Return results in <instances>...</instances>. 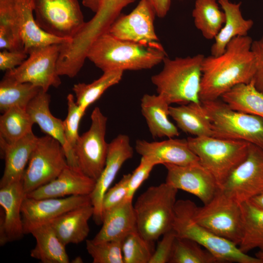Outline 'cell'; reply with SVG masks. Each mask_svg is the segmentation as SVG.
Returning <instances> with one entry per match:
<instances>
[{
    "instance_id": "e575fe53",
    "label": "cell",
    "mask_w": 263,
    "mask_h": 263,
    "mask_svg": "<svg viewBox=\"0 0 263 263\" xmlns=\"http://www.w3.org/2000/svg\"><path fill=\"white\" fill-rule=\"evenodd\" d=\"M123 72L120 70L104 72L99 78L91 83H78L74 84L72 90L75 94V102L77 105L85 111L108 89L121 81Z\"/></svg>"
},
{
    "instance_id": "ac0fdd59",
    "label": "cell",
    "mask_w": 263,
    "mask_h": 263,
    "mask_svg": "<svg viewBox=\"0 0 263 263\" xmlns=\"http://www.w3.org/2000/svg\"><path fill=\"white\" fill-rule=\"evenodd\" d=\"M26 195L22 181L0 188V245L19 240L24 235L21 207Z\"/></svg>"
},
{
    "instance_id": "8992f818",
    "label": "cell",
    "mask_w": 263,
    "mask_h": 263,
    "mask_svg": "<svg viewBox=\"0 0 263 263\" xmlns=\"http://www.w3.org/2000/svg\"><path fill=\"white\" fill-rule=\"evenodd\" d=\"M188 146L201 165L213 176L220 188L246 158L250 143L213 136L188 137Z\"/></svg>"
},
{
    "instance_id": "74e56055",
    "label": "cell",
    "mask_w": 263,
    "mask_h": 263,
    "mask_svg": "<svg viewBox=\"0 0 263 263\" xmlns=\"http://www.w3.org/2000/svg\"><path fill=\"white\" fill-rule=\"evenodd\" d=\"M135 229L121 241L124 263H149L154 251L151 244Z\"/></svg>"
},
{
    "instance_id": "b9f144b4",
    "label": "cell",
    "mask_w": 263,
    "mask_h": 263,
    "mask_svg": "<svg viewBox=\"0 0 263 263\" xmlns=\"http://www.w3.org/2000/svg\"><path fill=\"white\" fill-rule=\"evenodd\" d=\"M155 166L154 164L148 159L141 157L139 165L131 174L125 200H132L135 193L142 184L148 179Z\"/></svg>"
},
{
    "instance_id": "f5cc1de1",
    "label": "cell",
    "mask_w": 263,
    "mask_h": 263,
    "mask_svg": "<svg viewBox=\"0 0 263 263\" xmlns=\"http://www.w3.org/2000/svg\"><path fill=\"white\" fill-rule=\"evenodd\" d=\"M30 1V0H29Z\"/></svg>"
},
{
    "instance_id": "5b68a950",
    "label": "cell",
    "mask_w": 263,
    "mask_h": 263,
    "mask_svg": "<svg viewBox=\"0 0 263 263\" xmlns=\"http://www.w3.org/2000/svg\"><path fill=\"white\" fill-rule=\"evenodd\" d=\"M196 204L189 200L176 201L172 229L177 236L193 240L210 252L219 263H263L257 257L244 253L234 243L212 232L195 222Z\"/></svg>"
},
{
    "instance_id": "681fc988",
    "label": "cell",
    "mask_w": 263,
    "mask_h": 263,
    "mask_svg": "<svg viewBox=\"0 0 263 263\" xmlns=\"http://www.w3.org/2000/svg\"><path fill=\"white\" fill-rule=\"evenodd\" d=\"M249 201L255 206L263 208V191Z\"/></svg>"
},
{
    "instance_id": "f6af8a7d",
    "label": "cell",
    "mask_w": 263,
    "mask_h": 263,
    "mask_svg": "<svg viewBox=\"0 0 263 263\" xmlns=\"http://www.w3.org/2000/svg\"><path fill=\"white\" fill-rule=\"evenodd\" d=\"M251 49L256 61V71L252 81L255 87L263 94V36L253 41Z\"/></svg>"
},
{
    "instance_id": "7402d4cb",
    "label": "cell",
    "mask_w": 263,
    "mask_h": 263,
    "mask_svg": "<svg viewBox=\"0 0 263 263\" xmlns=\"http://www.w3.org/2000/svg\"><path fill=\"white\" fill-rule=\"evenodd\" d=\"M38 138L32 132L13 143L0 140L1 154L5 161L0 188L22 181L26 166Z\"/></svg>"
},
{
    "instance_id": "1f68e13d",
    "label": "cell",
    "mask_w": 263,
    "mask_h": 263,
    "mask_svg": "<svg viewBox=\"0 0 263 263\" xmlns=\"http://www.w3.org/2000/svg\"><path fill=\"white\" fill-rule=\"evenodd\" d=\"M0 48L1 50L24 49L17 0H0Z\"/></svg>"
},
{
    "instance_id": "4fadbf2b",
    "label": "cell",
    "mask_w": 263,
    "mask_h": 263,
    "mask_svg": "<svg viewBox=\"0 0 263 263\" xmlns=\"http://www.w3.org/2000/svg\"><path fill=\"white\" fill-rule=\"evenodd\" d=\"M239 204L263 191V149L250 144L245 159L232 172L220 188Z\"/></svg>"
},
{
    "instance_id": "d590c367",
    "label": "cell",
    "mask_w": 263,
    "mask_h": 263,
    "mask_svg": "<svg viewBox=\"0 0 263 263\" xmlns=\"http://www.w3.org/2000/svg\"><path fill=\"white\" fill-rule=\"evenodd\" d=\"M34 124L26 108L13 107L0 117V140L16 142L33 132Z\"/></svg>"
},
{
    "instance_id": "f1b7e54d",
    "label": "cell",
    "mask_w": 263,
    "mask_h": 263,
    "mask_svg": "<svg viewBox=\"0 0 263 263\" xmlns=\"http://www.w3.org/2000/svg\"><path fill=\"white\" fill-rule=\"evenodd\" d=\"M169 115L175 121L177 128L184 132L194 137H214L211 124L202 108L201 102L177 106L170 105Z\"/></svg>"
},
{
    "instance_id": "9a60e30c",
    "label": "cell",
    "mask_w": 263,
    "mask_h": 263,
    "mask_svg": "<svg viewBox=\"0 0 263 263\" xmlns=\"http://www.w3.org/2000/svg\"><path fill=\"white\" fill-rule=\"evenodd\" d=\"M133 153V149L127 135L120 134L109 143L105 167L90 195L91 204L94 208L93 217L96 224H102V203L105 193L122 165L132 158Z\"/></svg>"
},
{
    "instance_id": "f35d334b",
    "label": "cell",
    "mask_w": 263,
    "mask_h": 263,
    "mask_svg": "<svg viewBox=\"0 0 263 263\" xmlns=\"http://www.w3.org/2000/svg\"><path fill=\"white\" fill-rule=\"evenodd\" d=\"M86 243L93 263H124L121 241L95 242L92 239Z\"/></svg>"
},
{
    "instance_id": "6da1fadb",
    "label": "cell",
    "mask_w": 263,
    "mask_h": 263,
    "mask_svg": "<svg viewBox=\"0 0 263 263\" xmlns=\"http://www.w3.org/2000/svg\"><path fill=\"white\" fill-rule=\"evenodd\" d=\"M248 36L237 37L218 56L204 57L202 64L201 102L219 99L233 87L249 83L256 68V57Z\"/></svg>"
},
{
    "instance_id": "d6a6232c",
    "label": "cell",
    "mask_w": 263,
    "mask_h": 263,
    "mask_svg": "<svg viewBox=\"0 0 263 263\" xmlns=\"http://www.w3.org/2000/svg\"><path fill=\"white\" fill-rule=\"evenodd\" d=\"M216 0H196L192 15L195 27L207 39H214L225 21Z\"/></svg>"
},
{
    "instance_id": "2e32d148",
    "label": "cell",
    "mask_w": 263,
    "mask_h": 263,
    "mask_svg": "<svg viewBox=\"0 0 263 263\" xmlns=\"http://www.w3.org/2000/svg\"><path fill=\"white\" fill-rule=\"evenodd\" d=\"M91 203L90 195L35 199L25 195L21 207L24 234L74 208Z\"/></svg>"
},
{
    "instance_id": "603a6c76",
    "label": "cell",
    "mask_w": 263,
    "mask_h": 263,
    "mask_svg": "<svg viewBox=\"0 0 263 263\" xmlns=\"http://www.w3.org/2000/svg\"><path fill=\"white\" fill-rule=\"evenodd\" d=\"M94 213V208L90 203L63 214L49 224L65 246L70 244H77L88 236V222Z\"/></svg>"
},
{
    "instance_id": "7a4b0ae2",
    "label": "cell",
    "mask_w": 263,
    "mask_h": 263,
    "mask_svg": "<svg viewBox=\"0 0 263 263\" xmlns=\"http://www.w3.org/2000/svg\"><path fill=\"white\" fill-rule=\"evenodd\" d=\"M168 56L158 42L148 44L118 39L106 33L91 45L86 55L103 72L150 69Z\"/></svg>"
},
{
    "instance_id": "7c38bea8",
    "label": "cell",
    "mask_w": 263,
    "mask_h": 263,
    "mask_svg": "<svg viewBox=\"0 0 263 263\" xmlns=\"http://www.w3.org/2000/svg\"><path fill=\"white\" fill-rule=\"evenodd\" d=\"M61 44H55L31 49L19 66L6 71L4 76L20 82L30 83L47 92L49 88L61 84L57 62Z\"/></svg>"
},
{
    "instance_id": "4dcf8cb0",
    "label": "cell",
    "mask_w": 263,
    "mask_h": 263,
    "mask_svg": "<svg viewBox=\"0 0 263 263\" xmlns=\"http://www.w3.org/2000/svg\"><path fill=\"white\" fill-rule=\"evenodd\" d=\"M220 98L234 110L263 119V94L255 87L252 81L233 87Z\"/></svg>"
},
{
    "instance_id": "d6986e66",
    "label": "cell",
    "mask_w": 263,
    "mask_h": 263,
    "mask_svg": "<svg viewBox=\"0 0 263 263\" xmlns=\"http://www.w3.org/2000/svg\"><path fill=\"white\" fill-rule=\"evenodd\" d=\"M135 150L155 166L166 164L187 166L200 163L198 157L190 149L187 139L169 138L158 142L138 139L136 141Z\"/></svg>"
},
{
    "instance_id": "8fae6325",
    "label": "cell",
    "mask_w": 263,
    "mask_h": 263,
    "mask_svg": "<svg viewBox=\"0 0 263 263\" xmlns=\"http://www.w3.org/2000/svg\"><path fill=\"white\" fill-rule=\"evenodd\" d=\"M89 129L79 135L74 149L77 165L85 175L96 180L105 165L108 144L105 140L107 117L96 107L91 115Z\"/></svg>"
},
{
    "instance_id": "30bf717a",
    "label": "cell",
    "mask_w": 263,
    "mask_h": 263,
    "mask_svg": "<svg viewBox=\"0 0 263 263\" xmlns=\"http://www.w3.org/2000/svg\"><path fill=\"white\" fill-rule=\"evenodd\" d=\"M35 19L43 30L72 39L85 21L77 0H30Z\"/></svg>"
},
{
    "instance_id": "ab89813d",
    "label": "cell",
    "mask_w": 263,
    "mask_h": 263,
    "mask_svg": "<svg viewBox=\"0 0 263 263\" xmlns=\"http://www.w3.org/2000/svg\"><path fill=\"white\" fill-rule=\"evenodd\" d=\"M67 100L68 113L63 121L64 132L67 142L74 152L75 146L79 136L78 133L79 122L85 111L77 105L73 94H69L67 95Z\"/></svg>"
},
{
    "instance_id": "ee69618b",
    "label": "cell",
    "mask_w": 263,
    "mask_h": 263,
    "mask_svg": "<svg viewBox=\"0 0 263 263\" xmlns=\"http://www.w3.org/2000/svg\"><path fill=\"white\" fill-rule=\"evenodd\" d=\"M28 56L24 49L2 50L0 52V69L5 71L12 70L20 65Z\"/></svg>"
},
{
    "instance_id": "3957f363",
    "label": "cell",
    "mask_w": 263,
    "mask_h": 263,
    "mask_svg": "<svg viewBox=\"0 0 263 263\" xmlns=\"http://www.w3.org/2000/svg\"><path fill=\"white\" fill-rule=\"evenodd\" d=\"M204 57L202 54L174 59L166 57L162 71L151 77L158 94L170 105L201 103L202 64Z\"/></svg>"
},
{
    "instance_id": "e0dca14e",
    "label": "cell",
    "mask_w": 263,
    "mask_h": 263,
    "mask_svg": "<svg viewBox=\"0 0 263 263\" xmlns=\"http://www.w3.org/2000/svg\"><path fill=\"white\" fill-rule=\"evenodd\" d=\"M164 166L167 170L165 182L196 196L204 204L209 202L220 189L213 176L200 163Z\"/></svg>"
},
{
    "instance_id": "277c9868",
    "label": "cell",
    "mask_w": 263,
    "mask_h": 263,
    "mask_svg": "<svg viewBox=\"0 0 263 263\" xmlns=\"http://www.w3.org/2000/svg\"><path fill=\"white\" fill-rule=\"evenodd\" d=\"M178 190L165 182L150 187L137 199V230L146 240L153 243L172 229Z\"/></svg>"
},
{
    "instance_id": "8d00e7d4",
    "label": "cell",
    "mask_w": 263,
    "mask_h": 263,
    "mask_svg": "<svg viewBox=\"0 0 263 263\" xmlns=\"http://www.w3.org/2000/svg\"><path fill=\"white\" fill-rule=\"evenodd\" d=\"M169 263H217L218 260L195 241L177 237Z\"/></svg>"
},
{
    "instance_id": "c3c4849f",
    "label": "cell",
    "mask_w": 263,
    "mask_h": 263,
    "mask_svg": "<svg viewBox=\"0 0 263 263\" xmlns=\"http://www.w3.org/2000/svg\"><path fill=\"white\" fill-rule=\"evenodd\" d=\"M103 0H82V3L95 13L99 10Z\"/></svg>"
},
{
    "instance_id": "83f0119b",
    "label": "cell",
    "mask_w": 263,
    "mask_h": 263,
    "mask_svg": "<svg viewBox=\"0 0 263 263\" xmlns=\"http://www.w3.org/2000/svg\"><path fill=\"white\" fill-rule=\"evenodd\" d=\"M35 238L36 244L30 252L32 258L42 263H68L65 245L61 242L49 223L32 228L29 232Z\"/></svg>"
},
{
    "instance_id": "484cf974",
    "label": "cell",
    "mask_w": 263,
    "mask_h": 263,
    "mask_svg": "<svg viewBox=\"0 0 263 263\" xmlns=\"http://www.w3.org/2000/svg\"><path fill=\"white\" fill-rule=\"evenodd\" d=\"M225 15V21L215 38L211 47V55L218 56L223 54L229 42L234 38L247 35L254 24L250 19H245L240 7L242 3H232L229 0H218Z\"/></svg>"
},
{
    "instance_id": "bcb514c9",
    "label": "cell",
    "mask_w": 263,
    "mask_h": 263,
    "mask_svg": "<svg viewBox=\"0 0 263 263\" xmlns=\"http://www.w3.org/2000/svg\"><path fill=\"white\" fill-rule=\"evenodd\" d=\"M135 0H103L100 9L114 16H118L121 10Z\"/></svg>"
},
{
    "instance_id": "836d02e7",
    "label": "cell",
    "mask_w": 263,
    "mask_h": 263,
    "mask_svg": "<svg viewBox=\"0 0 263 263\" xmlns=\"http://www.w3.org/2000/svg\"><path fill=\"white\" fill-rule=\"evenodd\" d=\"M41 90L31 83L20 82L4 75L0 82L1 113L15 106L26 109Z\"/></svg>"
},
{
    "instance_id": "7dc6e473",
    "label": "cell",
    "mask_w": 263,
    "mask_h": 263,
    "mask_svg": "<svg viewBox=\"0 0 263 263\" xmlns=\"http://www.w3.org/2000/svg\"><path fill=\"white\" fill-rule=\"evenodd\" d=\"M153 6L156 15L160 18H164L169 10L171 0H150Z\"/></svg>"
},
{
    "instance_id": "7bdbcfd3",
    "label": "cell",
    "mask_w": 263,
    "mask_h": 263,
    "mask_svg": "<svg viewBox=\"0 0 263 263\" xmlns=\"http://www.w3.org/2000/svg\"><path fill=\"white\" fill-rule=\"evenodd\" d=\"M154 250L149 263H169L177 235L173 229L163 235Z\"/></svg>"
},
{
    "instance_id": "d4e9b609",
    "label": "cell",
    "mask_w": 263,
    "mask_h": 263,
    "mask_svg": "<svg viewBox=\"0 0 263 263\" xmlns=\"http://www.w3.org/2000/svg\"><path fill=\"white\" fill-rule=\"evenodd\" d=\"M141 111L153 138L178 136V128L169 119L170 105L159 94H145L141 99Z\"/></svg>"
},
{
    "instance_id": "f907efd6",
    "label": "cell",
    "mask_w": 263,
    "mask_h": 263,
    "mask_svg": "<svg viewBox=\"0 0 263 263\" xmlns=\"http://www.w3.org/2000/svg\"><path fill=\"white\" fill-rule=\"evenodd\" d=\"M255 256L260 259L263 263V251L259 250L256 254Z\"/></svg>"
},
{
    "instance_id": "5bb4252c",
    "label": "cell",
    "mask_w": 263,
    "mask_h": 263,
    "mask_svg": "<svg viewBox=\"0 0 263 263\" xmlns=\"http://www.w3.org/2000/svg\"><path fill=\"white\" fill-rule=\"evenodd\" d=\"M156 12L150 0H140L129 14H120L108 33L118 39L148 44L158 41L154 20Z\"/></svg>"
},
{
    "instance_id": "ba28073f",
    "label": "cell",
    "mask_w": 263,
    "mask_h": 263,
    "mask_svg": "<svg viewBox=\"0 0 263 263\" xmlns=\"http://www.w3.org/2000/svg\"><path fill=\"white\" fill-rule=\"evenodd\" d=\"M192 219L214 234L237 245L242 234L240 204L226 195L220 189L203 207L195 206Z\"/></svg>"
},
{
    "instance_id": "9c48e42d",
    "label": "cell",
    "mask_w": 263,
    "mask_h": 263,
    "mask_svg": "<svg viewBox=\"0 0 263 263\" xmlns=\"http://www.w3.org/2000/svg\"><path fill=\"white\" fill-rule=\"evenodd\" d=\"M67 166L59 141L48 135L38 137L22 179L25 194L55 179Z\"/></svg>"
},
{
    "instance_id": "60d3db41",
    "label": "cell",
    "mask_w": 263,
    "mask_h": 263,
    "mask_svg": "<svg viewBox=\"0 0 263 263\" xmlns=\"http://www.w3.org/2000/svg\"><path fill=\"white\" fill-rule=\"evenodd\" d=\"M131 173L124 175L114 186L110 188L103 200V216L104 212L119 205L125 201Z\"/></svg>"
},
{
    "instance_id": "ffe728a7",
    "label": "cell",
    "mask_w": 263,
    "mask_h": 263,
    "mask_svg": "<svg viewBox=\"0 0 263 263\" xmlns=\"http://www.w3.org/2000/svg\"><path fill=\"white\" fill-rule=\"evenodd\" d=\"M95 183V180L85 175L79 169L68 165L55 179L26 196L35 199H43L90 195Z\"/></svg>"
},
{
    "instance_id": "816d5d0a",
    "label": "cell",
    "mask_w": 263,
    "mask_h": 263,
    "mask_svg": "<svg viewBox=\"0 0 263 263\" xmlns=\"http://www.w3.org/2000/svg\"><path fill=\"white\" fill-rule=\"evenodd\" d=\"M72 262L73 263H82L83 262V261L81 257L77 256L72 260Z\"/></svg>"
},
{
    "instance_id": "44dd1931",
    "label": "cell",
    "mask_w": 263,
    "mask_h": 263,
    "mask_svg": "<svg viewBox=\"0 0 263 263\" xmlns=\"http://www.w3.org/2000/svg\"><path fill=\"white\" fill-rule=\"evenodd\" d=\"M50 102V95L41 90L29 103L26 111L34 124L37 123L42 132L59 142L63 149L68 165L79 169L75 154L65 136L63 121L51 113Z\"/></svg>"
},
{
    "instance_id": "cb8c5ba5",
    "label": "cell",
    "mask_w": 263,
    "mask_h": 263,
    "mask_svg": "<svg viewBox=\"0 0 263 263\" xmlns=\"http://www.w3.org/2000/svg\"><path fill=\"white\" fill-rule=\"evenodd\" d=\"M137 229L132 201L125 200L103 213L102 226L92 239L95 242L121 241Z\"/></svg>"
},
{
    "instance_id": "52a82bcc",
    "label": "cell",
    "mask_w": 263,
    "mask_h": 263,
    "mask_svg": "<svg viewBox=\"0 0 263 263\" xmlns=\"http://www.w3.org/2000/svg\"><path fill=\"white\" fill-rule=\"evenodd\" d=\"M214 137L243 140L263 149V119L234 110L220 98L202 101Z\"/></svg>"
},
{
    "instance_id": "4316f807",
    "label": "cell",
    "mask_w": 263,
    "mask_h": 263,
    "mask_svg": "<svg viewBox=\"0 0 263 263\" xmlns=\"http://www.w3.org/2000/svg\"><path fill=\"white\" fill-rule=\"evenodd\" d=\"M20 36L24 49L28 54L31 49L52 44H63L71 39L59 38L43 30L38 24L29 0H17Z\"/></svg>"
},
{
    "instance_id": "f546056e",
    "label": "cell",
    "mask_w": 263,
    "mask_h": 263,
    "mask_svg": "<svg viewBox=\"0 0 263 263\" xmlns=\"http://www.w3.org/2000/svg\"><path fill=\"white\" fill-rule=\"evenodd\" d=\"M242 215V234L239 249L244 253L255 248L263 251V208L249 201L240 204Z\"/></svg>"
}]
</instances>
